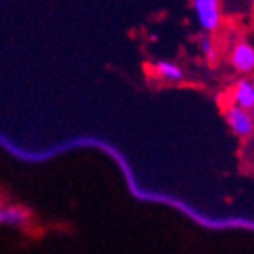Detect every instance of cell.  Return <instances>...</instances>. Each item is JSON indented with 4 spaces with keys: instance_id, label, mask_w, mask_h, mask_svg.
Returning <instances> with one entry per match:
<instances>
[{
    "instance_id": "1",
    "label": "cell",
    "mask_w": 254,
    "mask_h": 254,
    "mask_svg": "<svg viewBox=\"0 0 254 254\" xmlns=\"http://www.w3.org/2000/svg\"><path fill=\"white\" fill-rule=\"evenodd\" d=\"M224 119L231 131L240 138H247L254 132V117L251 115V111L244 110V108L230 104L224 110Z\"/></svg>"
},
{
    "instance_id": "2",
    "label": "cell",
    "mask_w": 254,
    "mask_h": 254,
    "mask_svg": "<svg viewBox=\"0 0 254 254\" xmlns=\"http://www.w3.org/2000/svg\"><path fill=\"white\" fill-rule=\"evenodd\" d=\"M199 25L205 32H214L221 23V5L219 0H192Z\"/></svg>"
},
{
    "instance_id": "3",
    "label": "cell",
    "mask_w": 254,
    "mask_h": 254,
    "mask_svg": "<svg viewBox=\"0 0 254 254\" xmlns=\"http://www.w3.org/2000/svg\"><path fill=\"white\" fill-rule=\"evenodd\" d=\"M230 62L240 74H251L254 71V46L249 43H238L230 53Z\"/></svg>"
},
{
    "instance_id": "4",
    "label": "cell",
    "mask_w": 254,
    "mask_h": 254,
    "mask_svg": "<svg viewBox=\"0 0 254 254\" xmlns=\"http://www.w3.org/2000/svg\"><path fill=\"white\" fill-rule=\"evenodd\" d=\"M231 104L251 111L254 108V79H238L231 92Z\"/></svg>"
},
{
    "instance_id": "5",
    "label": "cell",
    "mask_w": 254,
    "mask_h": 254,
    "mask_svg": "<svg viewBox=\"0 0 254 254\" xmlns=\"http://www.w3.org/2000/svg\"><path fill=\"white\" fill-rule=\"evenodd\" d=\"M28 219V210L18 208V206H2L0 208V224H12L21 226Z\"/></svg>"
},
{
    "instance_id": "6",
    "label": "cell",
    "mask_w": 254,
    "mask_h": 254,
    "mask_svg": "<svg viewBox=\"0 0 254 254\" xmlns=\"http://www.w3.org/2000/svg\"><path fill=\"white\" fill-rule=\"evenodd\" d=\"M155 74L161 76L166 81H180L184 78V71L173 62H166V60H159L155 64Z\"/></svg>"
},
{
    "instance_id": "7",
    "label": "cell",
    "mask_w": 254,
    "mask_h": 254,
    "mask_svg": "<svg viewBox=\"0 0 254 254\" xmlns=\"http://www.w3.org/2000/svg\"><path fill=\"white\" fill-rule=\"evenodd\" d=\"M199 50H201V53L208 60H214L215 59V46H214V41H212L210 37H201Z\"/></svg>"
},
{
    "instance_id": "8",
    "label": "cell",
    "mask_w": 254,
    "mask_h": 254,
    "mask_svg": "<svg viewBox=\"0 0 254 254\" xmlns=\"http://www.w3.org/2000/svg\"><path fill=\"white\" fill-rule=\"evenodd\" d=\"M0 208H2V205H0Z\"/></svg>"
}]
</instances>
